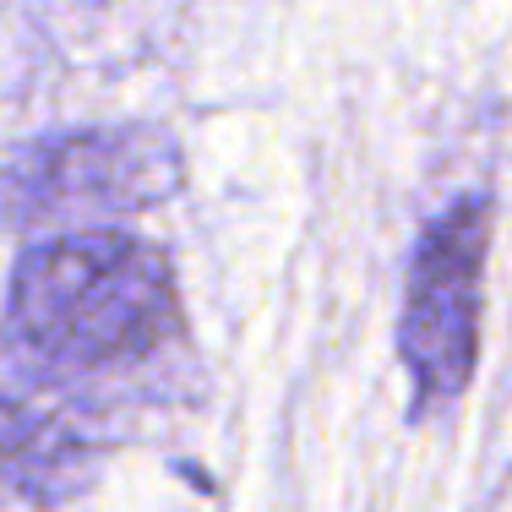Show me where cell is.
I'll list each match as a JSON object with an SVG mask.
<instances>
[{
    "label": "cell",
    "instance_id": "cell-3",
    "mask_svg": "<svg viewBox=\"0 0 512 512\" xmlns=\"http://www.w3.org/2000/svg\"><path fill=\"white\" fill-rule=\"evenodd\" d=\"M180 186V153L164 131H77L39 142L0 169V207L11 218L131 213Z\"/></svg>",
    "mask_w": 512,
    "mask_h": 512
},
{
    "label": "cell",
    "instance_id": "cell-1",
    "mask_svg": "<svg viewBox=\"0 0 512 512\" xmlns=\"http://www.w3.org/2000/svg\"><path fill=\"white\" fill-rule=\"evenodd\" d=\"M175 327L169 256L137 235H60L33 246L11 273L6 344L28 371L55 382L148 360Z\"/></svg>",
    "mask_w": 512,
    "mask_h": 512
},
{
    "label": "cell",
    "instance_id": "cell-4",
    "mask_svg": "<svg viewBox=\"0 0 512 512\" xmlns=\"http://www.w3.org/2000/svg\"><path fill=\"white\" fill-rule=\"evenodd\" d=\"M33 436H39V425H33L28 414L11 409V404H0V469H6V463H17L22 453H28Z\"/></svg>",
    "mask_w": 512,
    "mask_h": 512
},
{
    "label": "cell",
    "instance_id": "cell-2",
    "mask_svg": "<svg viewBox=\"0 0 512 512\" xmlns=\"http://www.w3.org/2000/svg\"><path fill=\"white\" fill-rule=\"evenodd\" d=\"M491 246V202L463 197L420 235L409 267L398 349L414 376V404H453L474 376L480 349V273Z\"/></svg>",
    "mask_w": 512,
    "mask_h": 512
}]
</instances>
